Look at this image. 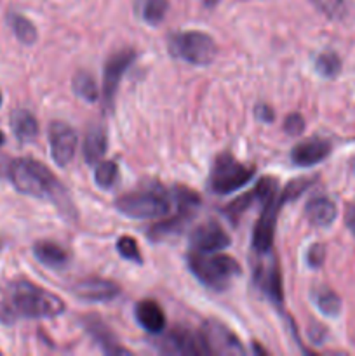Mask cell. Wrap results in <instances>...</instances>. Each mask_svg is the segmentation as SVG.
Segmentation results:
<instances>
[{"label":"cell","mask_w":355,"mask_h":356,"mask_svg":"<svg viewBox=\"0 0 355 356\" xmlns=\"http://www.w3.org/2000/svg\"><path fill=\"white\" fill-rule=\"evenodd\" d=\"M0 355H2V351H0Z\"/></svg>","instance_id":"60d3db41"},{"label":"cell","mask_w":355,"mask_h":356,"mask_svg":"<svg viewBox=\"0 0 355 356\" xmlns=\"http://www.w3.org/2000/svg\"><path fill=\"white\" fill-rule=\"evenodd\" d=\"M167 9H169L167 0H143L141 16L146 23L157 26L166 17Z\"/></svg>","instance_id":"83f0119b"},{"label":"cell","mask_w":355,"mask_h":356,"mask_svg":"<svg viewBox=\"0 0 355 356\" xmlns=\"http://www.w3.org/2000/svg\"><path fill=\"white\" fill-rule=\"evenodd\" d=\"M9 19L10 28H13L14 35L17 37V40L24 45H31L35 40H37V28L35 24L31 23L28 17H24L23 14H17V13H10L7 16Z\"/></svg>","instance_id":"d4e9b609"},{"label":"cell","mask_w":355,"mask_h":356,"mask_svg":"<svg viewBox=\"0 0 355 356\" xmlns=\"http://www.w3.org/2000/svg\"><path fill=\"white\" fill-rule=\"evenodd\" d=\"M14 322V312L9 306L0 302V323H13Z\"/></svg>","instance_id":"d590c367"},{"label":"cell","mask_w":355,"mask_h":356,"mask_svg":"<svg viewBox=\"0 0 355 356\" xmlns=\"http://www.w3.org/2000/svg\"><path fill=\"white\" fill-rule=\"evenodd\" d=\"M326 259V247L322 243H313L306 252V263L310 268H320Z\"/></svg>","instance_id":"d6a6232c"},{"label":"cell","mask_w":355,"mask_h":356,"mask_svg":"<svg viewBox=\"0 0 355 356\" xmlns=\"http://www.w3.org/2000/svg\"><path fill=\"white\" fill-rule=\"evenodd\" d=\"M72 87H73V92H75L79 97H82L84 101H87V103H94V101L97 99V96H100V94H97L100 90H97V86L96 82H94L93 75L87 72L75 73Z\"/></svg>","instance_id":"484cf974"},{"label":"cell","mask_w":355,"mask_h":356,"mask_svg":"<svg viewBox=\"0 0 355 356\" xmlns=\"http://www.w3.org/2000/svg\"><path fill=\"white\" fill-rule=\"evenodd\" d=\"M345 219H347V226L352 229V233L355 235V205H348Z\"/></svg>","instance_id":"8d00e7d4"},{"label":"cell","mask_w":355,"mask_h":356,"mask_svg":"<svg viewBox=\"0 0 355 356\" xmlns=\"http://www.w3.org/2000/svg\"><path fill=\"white\" fill-rule=\"evenodd\" d=\"M3 143H6V136H3V132H0V146H2Z\"/></svg>","instance_id":"74e56055"},{"label":"cell","mask_w":355,"mask_h":356,"mask_svg":"<svg viewBox=\"0 0 355 356\" xmlns=\"http://www.w3.org/2000/svg\"><path fill=\"white\" fill-rule=\"evenodd\" d=\"M49 143H51L52 160L59 167H66L75 156L79 138L72 125L56 120L49 125Z\"/></svg>","instance_id":"30bf717a"},{"label":"cell","mask_w":355,"mask_h":356,"mask_svg":"<svg viewBox=\"0 0 355 356\" xmlns=\"http://www.w3.org/2000/svg\"><path fill=\"white\" fill-rule=\"evenodd\" d=\"M167 49L173 58L195 66H205L212 63L218 52L214 40L207 33L197 30L173 33L167 40Z\"/></svg>","instance_id":"277c9868"},{"label":"cell","mask_w":355,"mask_h":356,"mask_svg":"<svg viewBox=\"0 0 355 356\" xmlns=\"http://www.w3.org/2000/svg\"><path fill=\"white\" fill-rule=\"evenodd\" d=\"M312 3L331 21H345L352 14L348 0H312Z\"/></svg>","instance_id":"cb8c5ba5"},{"label":"cell","mask_w":355,"mask_h":356,"mask_svg":"<svg viewBox=\"0 0 355 356\" xmlns=\"http://www.w3.org/2000/svg\"><path fill=\"white\" fill-rule=\"evenodd\" d=\"M256 280L261 291L271 299V302L281 306L282 299H284V294H282V277H281V270H278L277 263L270 264L268 268H261V270L256 273Z\"/></svg>","instance_id":"ffe728a7"},{"label":"cell","mask_w":355,"mask_h":356,"mask_svg":"<svg viewBox=\"0 0 355 356\" xmlns=\"http://www.w3.org/2000/svg\"><path fill=\"white\" fill-rule=\"evenodd\" d=\"M84 325H86L87 332L93 336V339L100 344L101 350L106 355H129V350L122 348L118 344L117 337L111 334V330L108 329L103 323V320L97 318L96 315H89L84 318Z\"/></svg>","instance_id":"2e32d148"},{"label":"cell","mask_w":355,"mask_h":356,"mask_svg":"<svg viewBox=\"0 0 355 356\" xmlns=\"http://www.w3.org/2000/svg\"><path fill=\"white\" fill-rule=\"evenodd\" d=\"M33 254L44 266L54 268V270L68 263L66 250L54 242H37L33 245Z\"/></svg>","instance_id":"44dd1931"},{"label":"cell","mask_w":355,"mask_h":356,"mask_svg":"<svg viewBox=\"0 0 355 356\" xmlns=\"http://www.w3.org/2000/svg\"><path fill=\"white\" fill-rule=\"evenodd\" d=\"M75 298L87 302H108L120 294V287L115 282L104 278L90 277L77 282L72 287Z\"/></svg>","instance_id":"4fadbf2b"},{"label":"cell","mask_w":355,"mask_h":356,"mask_svg":"<svg viewBox=\"0 0 355 356\" xmlns=\"http://www.w3.org/2000/svg\"><path fill=\"white\" fill-rule=\"evenodd\" d=\"M9 179L19 193L35 198H47L65 218H77V209L61 181L33 159H16L9 165Z\"/></svg>","instance_id":"6da1fadb"},{"label":"cell","mask_w":355,"mask_h":356,"mask_svg":"<svg viewBox=\"0 0 355 356\" xmlns=\"http://www.w3.org/2000/svg\"><path fill=\"white\" fill-rule=\"evenodd\" d=\"M117 209L132 219L164 218L171 211V198L164 190H141L122 195L117 200Z\"/></svg>","instance_id":"5b68a950"},{"label":"cell","mask_w":355,"mask_h":356,"mask_svg":"<svg viewBox=\"0 0 355 356\" xmlns=\"http://www.w3.org/2000/svg\"><path fill=\"white\" fill-rule=\"evenodd\" d=\"M136 59V52L132 49H120L115 54L108 58L106 65L103 70V101L106 110L113 106L115 94L118 90V83H120L122 75L127 72L129 66Z\"/></svg>","instance_id":"ba28073f"},{"label":"cell","mask_w":355,"mask_h":356,"mask_svg":"<svg viewBox=\"0 0 355 356\" xmlns=\"http://www.w3.org/2000/svg\"><path fill=\"white\" fill-rule=\"evenodd\" d=\"M285 204V198L277 197L275 195L271 200L263 204V211H261V218L258 219L256 226H254L253 233V249L258 254H267L271 250L274 245V233H275V222H277L278 211L282 205Z\"/></svg>","instance_id":"52a82bcc"},{"label":"cell","mask_w":355,"mask_h":356,"mask_svg":"<svg viewBox=\"0 0 355 356\" xmlns=\"http://www.w3.org/2000/svg\"><path fill=\"white\" fill-rule=\"evenodd\" d=\"M14 315L24 318H54L65 312V302L52 292L26 280L14 282L9 289Z\"/></svg>","instance_id":"7a4b0ae2"},{"label":"cell","mask_w":355,"mask_h":356,"mask_svg":"<svg viewBox=\"0 0 355 356\" xmlns=\"http://www.w3.org/2000/svg\"><path fill=\"white\" fill-rule=\"evenodd\" d=\"M331 153V143L320 138H310L298 143L291 152V160L298 167H312L322 162Z\"/></svg>","instance_id":"9a60e30c"},{"label":"cell","mask_w":355,"mask_h":356,"mask_svg":"<svg viewBox=\"0 0 355 356\" xmlns=\"http://www.w3.org/2000/svg\"><path fill=\"white\" fill-rule=\"evenodd\" d=\"M134 313L138 323L146 332L159 336L166 330V315H164V309L160 308L159 302L152 301V299H143L138 302Z\"/></svg>","instance_id":"e0dca14e"},{"label":"cell","mask_w":355,"mask_h":356,"mask_svg":"<svg viewBox=\"0 0 355 356\" xmlns=\"http://www.w3.org/2000/svg\"><path fill=\"white\" fill-rule=\"evenodd\" d=\"M117 250L122 257L129 261H134V263H141V252H139L138 242H136L132 236H120L117 240Z\"/></svg>","instance_id":"1f68e13d"},{"label":"cell","mask_w":355,"mask_h":356,"mask_svg":"<svg viewBox=\"0 0 355 356\" xmlns=\"http://www.w3.org/2000/svg\"><path fill=\"white\" fill-rule=\"evenodd\" d=\"M305 216L310 225L317 226V228H327L336 219L338 207L331 198L324 197V195H317V197L310 198L308 204H306Z\"/></svg>","instance_id":"ac0fdd59"},{"label":"cell","mask_w":355,"mask_h":356,"mask_svg":"<svg viewBox=\"0 0 355 356\" xmlns=\"http://www.w3.org/2000/svg\"><path fill=\"white\" fill-rule=\"evenodd\" d=\"M315 68L317 72H319L322 76H326V79H334V76L340 75L341 72L340 56L333 51L322 52V54L317 58Z\"/></svg>","instance_id":"f546056e"},{"label":"cell","mask_w":355,"mask_h":356,"mask_svg":"<svg viewBox=\"0 0 355 356\" xmlns=\"http://www.w3.org/2000/svg\"><path fill=\"white\" fill-rule=\"evenodd\" d=\"M230 236L223 232L221 226L214 221H209L194 229L190 236V243L194 247V252L212 254L226 249L230 245Z\"/></svg>","instance_id":"7c38bea8"},{"label":"cell","mask_w":355,"mask_h":356,"mask_svg":"<svg viewBox=\"0 0 355 356\" xmlns=\"http://www.w3.org/2000/svg\"><path fill=\"white\" fill-rule=\"evenodd\" d=\"M190 218V214H184V212H178L173 219H166V221L159 222V225L153 226L148 232V238L155 240V242H162V240H167L169 236L178 235L183 229L184 222Z\"/></svg>","instance_id":"603a6c76"},{"label":"cell","mask_w":355,"mask_h":356,"mask_svg":"<svg viewBox=\"0 0 355 356\" xmlns=\"http://www.w3.org/2000/svg\"><path fill=\"white\" fill-rule=\"evenodd\" d=\"M188 266L200 284L214 291H226L233 278L240 275L239 263L225 254L191 252Z\"/></svg>","instance_id":"3957f363"},{"label":"cell","mask_w":355,"mask_h":356,"mask_svg":"<svg viewBox=\"0 0 355 356\" xmlns=\"http://www.w3.org/2000/svg\"><path fill=\"white\" fill-rule=\"evenodd\" d=\"M256 117L263 122H271L275 118V111L270 106H267V104H258Z\"/></svg>","instance_id":"e575fe53"},{"label":"cell","mask_w":355,"mask_h":356,"mask_svg":"<svg viewBox=\"0 0 355 356\" xmlns=\"http://www.w3.org/2000/svg\"><path fill=\"white\" fill-rule=\"evenodd\" d=\"M253 165H244L228 153L216 156L211 169V188L214 193L228 195L246 186L254 176Z\"/></svg>","instance_id":"8992f818"},{"label":"cell","mask_w":355,"mask_h":356,"mask_svg":"<svg viewBox=\"0 0 355 356\" xmlns=\"http://www.w3.org/2000/svg\"><path fill=\"white\" fill-rule=\"evenodd\" d=\"M0 104H2V94H0Z\"/></svg>","instance_id":"f35d334b"},{"label":"cell","mask_w":355,"mask_h":356,"mask_svg":"<svg viewBox=\"0 0 355 356\" xmlns=\"http://www.w3.org/2000/svg\"><path fill=\"white\" fill-rule=\"evenodd\" d=\"M0 172H2V163H0Z\"/></svg>","instance_id":"ab89813d"},{"label":"cell","mask_w":355,"mask_h":356,"mask_svg":"<svg viewBox=\"0 0 355 356\" xmlns=\"http://www.w3.org/2000/svg\"><path fill=\"white\" fill-rule=\"evenodd\" d=\"M275 195H277V181H275L274 177H261L260 183H258L249 193H244L242 197L233 200L232 204L226 207V214L232 219L239 218V216L244 214L254 202L267 204V202L271 200Z\"/></svg>","instance_id":"5bb4252c"},{"label":"cell","mask_w":355,"mask_h":356,"mask_svg":"<svg viewBox=\"0 0 355 356\" xmlns=\"http://www.w3.org/2000/svg\"><path fill=\"white\" fill-rule=\"evenodd\" d=\"M315 305L324 315L336 316L341 312V299L331 289H320L315 296Z\"/></svg>","instance_id":"f1b7e54d"},{"label":"cell","mask_w":355,"mask_h":356,"mask_svg":"<svg viewBox=\"0 0 355 356\" xmlns=\"http://www.w3.org/2000/svg\"><path fill=\"white\" fill-rule=\"evenodd\" d=\"M159 350L167 355H211L202 334L190 332L187 329H173L159 341Z\"/></svg>","instance_id":"9c48e42d"},{"label":"cell","mask_w":355,"mask_h":356,"mask_svg":"<svg viewBox=\"0 0 355 356\" xmlns=\"http://www.w3.org/2000/svg\"><path fill=\"white\" fill-rule=\"evenodd\" d=\"M202 337L207 344L211 355H244L246 350L240 344L239 337L232 332L226 325L216 322V320H207L202 327Z\"/></svg>","instance_id":"8fae6325"},{"label":"cell","mask_w":355,"mask_h":356,"mask_svg":"<svg viewBox=\"0 0 355 356\" xmlns=\"http://www.w3.org/2000/svg\"><path fill=\"white\" fill-rule=\"evenodd\" d=\"M10 129L19 141H31L38 134L37 118L26 110H16L10 115Z\"/></svg>","instance_id":"7402d4cb"},{"label":"cell","mask_w":355,"mask_h":356,"mask_svg":"<svg viewBox=\"0 0 355 356\" xmlns=\"http://www.w3.org/2000/svg\"><path fill=\"white\" fill-rule=\"evenodd\" d=\"M284 131L291 136H299L305 131V120L299 113H291L284 120Z\"/></svg>","instance_id":"836d02e7"},{"label":"cell","mask_w":355,"mask_h":356,"mask_svg":"<svg viewBox=\"0 0 355 356\" xmlns=\"http://www.w3.org/2000/svg\"><path fill=\"white\" fill-rule=\"evenodd\" d=\"M118 179V165L111 160H101L96 163V174H94V181L100 188H108L113 186Z\"/></svg>","instance_id":"4316f807"},{"label":"cell","mask_w":355,"mask_h":356,"mask_svg":"<svg viewBox=\"0 0 355 356\" xmlns=\"http://www.w3.org/2000/svg\"><path fill=\"white\" fill-rule=\"evenodd\" d=\"M108 148V138L106 131L101 125H94L86 132V138L82 143V153L84 159L89 165L101 162Z\"/></svg>","instance_id":"d6986e66"},{"label":"cell","mask_w":355,"mask_h":356,"mask_svg":"<svg viewBox=\"0 0 355 356\" xmlns=\"http://www.w3.org/2000/svg\"><path fill=\"white\" fill-rule=\"evenodd\" d=\"M173 197L176 200L178 212L194 214L195 209L200 205V197L194 190H188V188H174Z\"/></svg>","instance_id":"4dcf8cb0"}]
</instances>
